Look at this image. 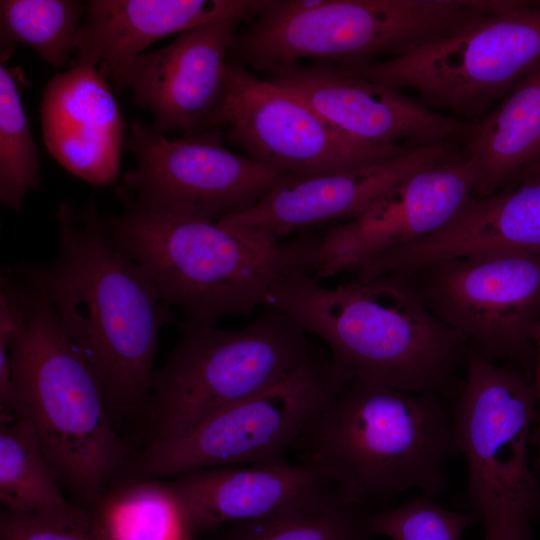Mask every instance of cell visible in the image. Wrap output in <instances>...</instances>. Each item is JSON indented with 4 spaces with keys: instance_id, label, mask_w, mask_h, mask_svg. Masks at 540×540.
Returning <instances> with one entry per match:
<instances>
[{
    "instance_id": "6da1fadb",
    "label": "cell",
    "mask_w": 540,
    "mask_h": 540,
    "mask_svg": "<svg viewBox=\"0 0 540 540\" xmlns=\"http://www.w3.org/2000/svg\"><path fill=\"white\" fill-rule=\"evenodd\" d=\"M57 258L14 271L54 309L94 370L117 428L145 429L160 330L173 307L113 241L92 198L55 214Z\"/></svg>"
},
{
    "instance_id": "7a4b0ae2",
    "label": "cell",
    "mask_w": 540,
    "mask_h": 540,
    "mask_svg": "<svg viewBox=\"0 0 540 540\" xmlns=\"http://www.w3.org/2000/svg\"><path fill=\"white\" fill-rule=\"evenodd\" d=\"M264 305L322 339L351 381L446 396L467 339L429 309L409 277L384 274L328 288L304 268L282 274Z\"/></svg>"
},
{
    "instance_id": "3957f363",
    "label": "cell",
    "mask_w": 540,
    "mask_h": 540,
    "mask_svg": "<svg viewBox=\"0 0 540 540\" xmlns=\"http://www.w3.org/2000/svg\"><path fill=\"white\" fill-rule=\"evenodd\" d=\"M16 304L10 344L12 414L33 426L70 499L87 510L124 477L134 454L108 410L91 365L52 306L12 270L2 274Z\"/></svg>"
},
{
    "instance_id": "277c9868",
    "label": "cell",
    "mask_w": 540,
    "mask_h": 540,
    "mask_svg": "<svg viewBox=\"0 0 540 540\" xmlns=\"http://www.w3.org/2000/svg\"><path fill=\"white\" fill-rule=\"evenodd\" d=\"M291 449L341 497L372 512L414 490L439 500L458 455L443 396L360 381L316 413Z\"/></svg>"
},
{
    "instance_id": "5b68a950",
    "label": "cell",
    "mask_w": 540,
    "mask_h": 540,
    "mask_svg": "<svg viewBox=\"0 0 540 540\" xmlns=\"http://www.w3.org/2000/svg\"><path fill=\"white\" fill-rule=\"evenodd\" d=\"M117 194L123 211L103 215L113 241L187 321L206 325L248 314L282 274L296 268L312 274L315 267L322 235L265 241L218 223L154 213Z\"/></svg>"
},
{
    "instance_id": "8992f818",
    "label": "cell",
    "mask_w": 540,
    "mask_h": 540,
    "mask_svg": "<svg viewBox=\"0 0 540 540\" xmlns=\"http://www.w3.org/2000/svg\"><path fill=\"white\" fill-rule=\"evenodd\" d=\"M494 7L486 0H323L303 9L299 0H269L235 35L229 60L262 72L304 57L361 67L458 34Z\"/></svg>"
},
{
    "instance_id": "52a82bcc",
    "label": "cell",
    "mask_w": 540,
    "mask_h": 540,
    "mask_svg": "<svg viewBox=\"0 0 540 540\" xmlns=\"http://www.w3.org/2000/svg\"><path fill=\"white\" fill-rule=\"evenodd\" d=\"M457 391L453 428L466 463L467 511L482 523L484 540H533L540 518L539 478L529 462L534 381L472 347Z\"/></svg>"
},
{
    "instance_id": "ba28073f",
    "label": "cell",
    "mask_w": 540,
    "mask_h": 540,
    "mask_svg": "<svg viewBox=\"0 0 540 540\" xmlns=\"http://www.w3.org/2000/svg\"><path fill=\"white\" fill-rule=\"evenodd\" d=\"M179 333L167 362L153 374L144 447L178 437L269 387L314 351L307 333L272 307L238 330L184 320Z\"/></svg>"
},
{
    "instance_id": "9c48e42d",
    "label": "cell",
    "mask_w": 540,
    "mask_h": 540,
    "mask_svg": "<svg viewBox=\"0 0 540 540\" xmlns=\"http://www.w3.org/2000/svg\"><path fill=\"white\" fill-rule=\"evenodd\" d=\"M351 381L315 349L285 377L170 440L134 452L124 478H171L211 467L285 461L306 423Z\"/></svg>"
},
{
    "instance_id": "30bf717a",
    "label": "cell",
    "mask_w": 540,
    "mask_h": 540,
    "mask_svg": "<svg viewBox=\"0 0 540 540\" xmlns=\"http://www.w3.org/2000/svg\"><path fill=\"white\" fill-rule=\"evenodd\" d=\"M540 61V2L500 1L453 36L346 71L418 92L426 107L472 123L484 117Z\"/></svg>"
},
{
    "instance_id": "8fae6325",
    "label": "cell",
    "mask_w": 540,
    "mask_h": 540,
    "mask_svg": "<svg viewBox=\"0 0 540 540\" xmlns=\"http://www.w3.org/2000/svg\"><path fill=\"white\" fill-rule=\"evenodd\" d=\"M124 149L135 166L117 192L148 211L180 218L218 223L256 204L288 175L231 151L209 129L171 140L134 121Z\"/></svg>"
},
{
    "instance_id": "7c38bea8",
    "label": "cell",
    "mask_w": 540,
    "mask_h": 540,
    "mask_svg": "<svg viewBox=\"0 0 540 540\" xmlns=\"http://www.w3.org/2000/svg\"><path fill=\"white\" fill-rule=\"evenodd\" d=\"M216 125L227 129L228 140L247 157L300 177L348 171L415 150L347 138L299 96L231 60L209 129Z\"/></svg>"
},
{
    "instance_id": "4fadbf2b",
    "label": "cell",
    "mask_w": 540,
    "mask_h": 540,
    "mask_svg": "<svg viewBox=\"0 0 540 540\" xmlns=\"http://www.w3.org/2000/svg\"><path fill=\"white\" fill-rule=\"evenodd\" d=\"M409 278L432 313L485 357L496 362L529 357L540 320V254L450 259Z\"/></svg>"
},
{
    "instance_id": "5bb4252c",
    "label": "cell",
    "mask_w": 540,
    "mask_h": 540,
    "mask_svg": "<svg viewBox=\"0 0 540 540\" xmlns=\"http://www.w3.org/2000/svg\"><path fill=\"white\" fill-rule=\"evenodd\" d=\"M265 78L299 96L342 135L366 144L414 149L459 139L469 122L438 113L400 89L320 61L272 67Z\"/></svg>"
},
{
    "instance_id": "9a60e30c",
    "label": "cell",
    "mask_w": 540,
    "mask_h": 540,
    "mask_svg": "<svg viewBox=\"0 0 540 540\" xmlns=\"http://www.w3.org/2000/svg\"><path fill=\"white\" fill-rule=\"evenodd\" d=\"M239 22L225 18L191 27L169 45L114 67L107 78L118 92L131 90L133 103L152 113L158 133L208 130L224 95Z\"/></svg>"
},
{
    "instance_id": "2e32d148",
    "label": "cell",
    "mask_w": 540,
    "mask_h": 540,
    "mask_svg": "<svg viewBox=\"0 0 540 540\" xmlns=\"http://www.w3.org/2000/svg\"><path fill=\"white\" fill-rule=\"evenodd\" d=\"M477 170L461 151L403 179L357 218L328 230L312 272L319 281L445 225L474 195Z\"/></svg>"
},
{
    "instance_id": "e0dca14e",
    "label": "cell",
    "mask_w": 540,
    "mask_h": 540,
    "mask_svg": "<svg viewBox=\"0 0 540 540\" xmlns=\"http://www.w3.org/2000/svg\"><path fill=\"white\" fill-rule=\"evenodd\" d=\"M455 140L348 171L314 177L288 174L256 204L218 224L252 238L280 241L314 225L357 218L403 179L458 153Z\"/></svg>"
},
{
    "instance_id": "ac0fdd59",
    "label": "cell",
    "mask_w": 540,
    "mask_h": 540,
    "mask_svg": "<svg viewBox=\"0 0 540 540\" xmlns=\"http://www.w3.org/2000/svg\"><path fill=\"white\" fill-rule=\"evenodd\" d=\"M523 251L540 254V181L485 197L470 196L435 232L348 268L358 279L410 277L440 261Z\"/></svg>"
},
{
    "instance_id": "d6986e66",
    "label": "cell",
    "mask_w": 540,
    "mask_h": 540,
    "mask_svg": "<svg viewBox=\"0 0 540 540\" xmlns=\"http://www.w3.org/2000/svg\"><path fill=\"white\" fill-rule=\"evenodd\" d=\"M98 67L70 66L46 84L41 127L49 154L68 172L96 186L120 174L127 122Z\"/></svg>"
},
{
    "instance_id": "ffe728a7",
    "label": "cell",
    "mask_w": 540,
    "mask_h": 540,
    "mask_svg": "<svg viewBox=\"0 0 540 540\" xmlns=\"http://www.w3.org/2000/svg\"><path fill=\"white\" fill-rule=\"evenodd\" d=\"M269 0H89L71 66L119 64L174 33L218 19L258 16Z\"/></svg>"
},
{
    "instance_id": "44dd1931",
    "label": "cell",
    "mask_w": 540,
    "mask_h": 540,
    "mask_svg": "<svg viewBox=\"0 0 540 540\" xmlns=\"http://www.w3.org/2000/svg\"><path fill=\"white\" fill-rule=\"evenodd\" d=\"M170 479L202 540L332 488L312 466L287 460L202 468Z\"/></svg>"
},
{
    "instance_id": "7402d4cb",
    "label": "cell",
    "mask_w": 540,
    "mask_h": 540,
    "mask_svg": "<svg viewBox=\"0 0 540 540\" xmlns=\"http://www.w3.org/2000/svg\"><path fill=\"white\" fill-rule=\"evenodd\" d=\"M461 152L477 170L474 196L485 197L540 157V61L500 103L461 135Z\"/></svg>"
},
{
    "instance_id": "603a6c76",
    "label": "cell",
    "mask_w": 540,
    "mask_h": 540,
    "mask_svg": "<svg viewBox=\"0 0 540 540\" xmlns=\"http://www.w3.org/2000/svg\"><path fill=\"white\" fill-rule=\"evenodd\" d=\"M86 511L97 540H202L170 478H122Z\"/></svg>"
},
{
    "instance_id": "cb8c5ba5",
    "label": "cell",
    "mask_w": 540,
    "mask_h": 540,
    "mask_svg": "<svg viewBox=\"0 0 540 540\" xmlns=\"http://www.w3.org/2000/svg\"><path fill=\"white\" fill-rule=\"evenodd\" d=\"M0 501L89 528L87 511L65 495L41 442L25 418L0 422Z\"/></svg>"
},
{
    "instance_id": "d4e9b609",
    "label": "cell",
    "mask_w": 540,
    "mask_h": 540,
    "mask_svg": "<svg viewBox=\"0 0 540 540\" xmlns=\"http://www.w3.org/2000/svg\"><path fill=\"white\" fill-rule=\"evenodd\" d=\"M372 513L329 488L261 518L227 525L203 540H371Z\"/></svg>"
},
{
    "instance_id": "484cf974",
    "label": "cell",
    "mask_w": 540,
    "mask_h": 540,
    "mask_svg": "<svg viewBox=\"0 0 540 540\" xmlns=\"http://www.w3.org/2000/svg\"><path fill=\"white\" fill-rule=\"evenodd\" d=\"M85 12L86 2L79 0H1V64L25 44L50 65H67Z\"/></svg>"
},
{
    "instance_id": "4316f807",
    "label": "cell",
    "mask_w": 540,
    "mask_h": 540,
    "mask_svg": "<svg viewBox=\"0 0 540 540\" xmlns=\"http://www.w3.org/2000/svg\"><path fill=\"white\" fill-rule=\"evenodd\" d=\"M40 187L37 146L11 70L0 65V201L20 212Z\"/></svg>"
},
{
    "instance_id": "83f0119b",
    "label": "cell",
    "mask_w": 540,
    "mask_h": 540,
    "mask_svg": "<svg viewBox=\"0 0 540 540\" xmlns=\"http://www.w3.org/2000/svg\"><path fill=\"white\" fill-rule=\"evenodd\" d=\"M476 522L474 513L446 509L438 499L423 495L377 510L369 520L373 535L391 540H461L463 532Z\"/></svg>"
},
{
    "instance_id": "f1b7e54d",
    "label": "cell",
    "mask_w": 540,
    "mask_h": 540,
    "mask_svg": "<svg viewBox=\"0 0 540 540\" xmlns=\"http://www.w3.org/2000/svg\"><path fill=\"white\" fill-rule=\"evenodd\" d=\"M0 540H97L90 528L56 516L3 507Z\"/></svg>"
},
{
    "instance_id": "f546056e",
    "label": "cell",
    "mask_w": 540,
    "mask_h": 540,
    "mask_svg": "<svg viewBox=\"0 0 540 540\" xmlns=\"http://www.w3.org/2000/svg\"><path fill=\"white\" fill-rule=\"evenodd\" d=\"M533 341L536 342V371L534 385L536 389L537 399H538V416L536 422V430L532 434V442L536 444L538 449V455L540 454V320L537 323L534 334Z\"/></svg>"
},
{
    "instance_id": "4dcf8cb0",
    "label": "cell",
    "mask_w": 540,
    "mask_h": 540,
    "mask_svg": "<svg viewBox=\"0 0 540 540\" xmlns=\"http://www.w3.org/2000/svg\"><path fill=\"white\" fill-rule=\"evenodd\" d=\"M521 183L540 181V157L525 168L518 176Z\"/></svg>"
},
{
    "instance_id": "1f68e13d",
    "label": "cell",
    "mask_w": 540,
    "mask_h": 540,
    "mask_svg": "<svg viewBox=\"0 0 540 540\" xmlns=\"http://www.w3.org/2000/svg\"><path fill=\"white\" fill-rule=\"evenodd\" d=\"M534 470H535L538 478L540 479V454L537 455L536 463L534 465Z\"/></svg>"
}]
</instances>
